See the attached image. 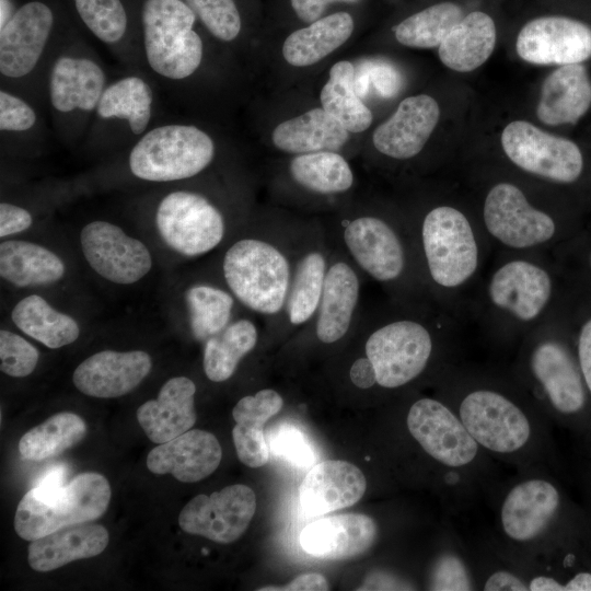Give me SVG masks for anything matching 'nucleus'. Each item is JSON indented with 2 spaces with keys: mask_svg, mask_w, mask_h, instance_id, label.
<instances>
[{
  "mask_svg": "<svg viewBox=\"0 0 591 591\" xmlns=\"http://www.w3.org/2000/svg\"><path fill=\"white\" fill-rule=\"evenodd\" d=\"M439 397L459 417L475 442L496 462L517 472L560 473L552 422L531 396L488 382L473 381Z\"/></svg>",
  "mask_w": 591,
  "mask_h": 591,
  "instance_id": "obj_1",
  "label": "nucleus"
},
{
  "mask_svg": "<svg viewBox=\"0 0 591 591\" xmlns=\"http://www.w3.org/2000/svg\"><path fill=\"white\" fill-rule=\"evenodd\" d=\"M486 502L494 512V532L488 536L525 576L534 558L588 525L586 509L568 497L558 475L548 471L517 472L499 479Z\"/></svg>",
  "mask_w": 591,
  "mask_h": 591,
  "instance_id": "obj_2",
  "label": "nucleus"
},
{
  "mask_svg": "<svg viewBox=\"0 0 591 591\" xmlns=\"http://www.w3.org/2000/svg\"><path fill=\"white\" fill-rule=\"evenodd\" d=\"M304 231L267 229L240 237L224 252L222 275L228 289L265 324L283 309Z\"/></svg>",
  "mask_w": 591,
  "mask_h": 591,
  "instance_id": "obj_3",
  "label": "nucleus"
},
{
  "mask_svg": "<svg viewBox=\"0 0 591 591\" xmlns=\"http://www.w3.org/2000/svg\"><path fill=\"white\" fill-rule=\"evenodd\" d=\"M69 33L50 1L18 3L10 19L0 26L1 88L43 108L48 67Z\"/></svg>",
  "mask_w": 591,
  "mask_h": 591,
  "instance_id": "obj_4",
  "label": "nucleus"
},
{
  "mask_svg": "<svg viewBox=\"0 0 591 591\" xmlns=\"http://www.w3.org/2000/svg\"><path fill=\"white\" fill-rule=\"evenodd\" d=\"M531 398L553 425L568 430L591 460V398L575 347L552 336L535 340L522 359Z\"/></svg>",
  "mask_w": 591,
  "mask_h": 591,
  "instance_id": "obj_5",
  "label": "nucleus"
},
{
  "mask_svg": "<svg viewBox=\"0 0 591 591\" xmlns=\"http://www.w3.org/2000/svg\"><path fill=\"white\" fill-rule=\"evenodd\" d=\"M109 80L97 54L70 31L45 79V106L58 138L68 144L84 139Z\"/></svg>",
  "mask_w": 591,
  "mask_h": 591,
  "instance_id": "obj_6",
  "label": "nucleus"
},
{
  "mask_svg": "<svg viewBox=\"0 0 591 591\" xmlns=\"http://www.w3.org/2000/svg\"><path fill=\"white\" fill-rule=\"evenodd\" d=\"M138 14L144 71L169 89L188 82L206 54L193 10L184 0H139Z\"/></svg>",
  "mask_w": 591,
  "mask_h": 591,
  "instance_id": "obj_7",
  "label": "nucleus"
},
{
  "mask_svg": "<svg viewBox=\"0 0 591 591\" xmlns=\"http://www.w3.org/2000/svg\"><path fill=\"white\" fill-rule=\"evenodd\" d=\"M215 139L202 128L185 123L153 125L127 148L126 167L130 175L149 183L190 179L215 161Z\"/></svg>",
  "mask_w": 591,
  "mask_h": 591,
  "instance_id": "obj_8",
  "label": "nucleus"
},
{
  "mask_svg": "<svg viewBox=\"0 0 591 591\" xmlns=\"http://www.w3.org/2000/svg\"><path fill=\"white\" fill-rule=\"evenodd\" d=\"M109 500V483L93 472L79 474L56 489L33 487L18 505L14 529L20 537L34 541L60 528L99 519Z\"/></svg>",
  "mask_w": 591,
  "mask_h": 591,
  "instance_id": "obj_9",
  "label": "nucleus"
},
{
  "mask_svg": "<svg viewBox=\"0 0 591 591\" xmlns=\"http://www.w3.org/2000/svg\"><path fill=\"white\" fill-rule=\"evenodd\" d=\"M153 79L128 70L106 85L83 139L96 149L128 148L157 124V91Z\"/></svg>",
  "mask_w": 591,
  "mask_h": 591,
  "instance_id": "obj_10",
  "label": "nucleus"
},
{
  "mask_svg": "<svg viewBox=\"0 0 591 591\" xmlns=\"http://www.w3.org/2000/svg\"><path fill=\"white\" fill-rule=\"evenodd\" d=\"M363 334L361 357L371 364L375 386L382 390L394 391L413 383L429 369L434 356L430 329L414 318L381 322Z\"/></svg>",
  "mask_w": 591,
  "mask_h": 591,
  "instance_id": "obj_11",
  "label": "nucleus"
},
{
  "mask_svg": "<svg viewBox=\"0 0 591 591\" xmlns=\"http://www.w3.org/2000/svg\"><path fill=\"white\" fill-rule=\"evenodd\" d=\"M157 229L173 251L197 257L215 250L227 232L222 210L205 194L173 189L160 197L154 208Z\"/></svg>",
  "mask_w": 591,
  "mask_h": 591,
  "instance_id": "obj_12",
  "label": "nucleus"
},
{
  "mask_svg": "<svg viewBox=\"0 0 591 591\" xmlns=\"http://www.w3.org/2000/svg\"><path fill=\"white\" fill-rule=\"evenodd\" d=\"M328 235L361 275L382 285H392L404 276L407 254L403 240L383 218L346 216Z\"/></svg>",
  "mask_w": 591,
  "mask_h": 591,
  "instance_id": "obj_13",
  "label": "nucleus"
},
{
  "mask_svg": "<svg viewBox=\"0 0 591 591\" xmlns=\"http://www.w3.org/2000/svg\"><path fill=\"white\" fill-rule=\"evenodd\" d=\"M422 253L432 281L443 288L463 285L478 265V246L466 217L450 206L426 213L420 229Z\"/></svg>",
  "mask_w": 591,
  "mask_h": 591,
  "instance_id": "obj_14",
  "label": "nucleus"
},
{
  "mask_svg": "<svg viewBox=\"0 0 591 591\" xmlns=\"http://www.w3.org/2000/svg\"><path fill=\"white\" fill-rule=\"evenodd\" d=\"M332 241L321 227L303 233L294 258L287 300L278 317L266 323L267 331L280 334L299 332L313 317L324 288Z\"/></svg>",
  "mask_w": 591,
  "mask_h": 591,
  "instance_id": "obj_15",
  "label": "nucleus"
},
{
  "mask_svg": "<svg viewBox=\"0 0 591 591\" xmlns=\"http://www.w3.org/2000/svg\"><path fill=\"white\" fill-rule=\"evenodd\" d=\"M332 241V240H331ZM361 274L332 242L329 265L318 306L296 334L333 346L354 333L360 316Z\"/></svg>",
  "mask_w": 591,
  "mask_h": 591,
  "instance_id": "obj_16",
  "label": "nucleus"
},
{
  "mask_svg": "<svg viewBox=\"0 0 591 591\" xmlns=\"http://www.w3.org/2000/svg\"><path fill=\"white\" fill-rule=\"evenodd\" d=\"M506 155L520 169L558 183H572L583 170L578 146L524 120L508 124L501 135Z\"/></svg>",
  "mask_w": 591,
  "mask_h": 591,
  "instance_id": "obj_17",
  "label": "nucleus"
},
{
  "mask_svg": "<svg viewBox=\"0 0 591 591\" xmlns=\"http://www.w3.org/2000/svg\"><path fill=\"white\" fill-rule=\"evenodd\" d=\"M256 511V496L246 485L235 484L198 495L182 509L178 524L183 531L210 541L228 544L248 528Z\"/></svg>",
  "mask_w": 591,
  "mask_h": 591,
  "instance_id": "obj_18",
  "label": "nucleus"
},
{
  "mask_svg": "<svg viewBox=\"0 0 591 591\" xmlns=\"http://www.w3.org/2000/svg\"><path fill=\"white\" fill-rule=\"evenodd\" d=\"M80 243L91 268L111 282L135 283L152 267L148 247L112 222L95 220L85 224Z\"/></svg>",
  "mask_w": 591,
  "mask_h": 591,
  "instance_id": "obj_19",
  "label": "nucleus"
},
{
  "mask_svg": "<svg viewBox=\"0 0 591 591\" xmlns=\"http://www.w3.org/2000/svg\"><path fill=\"white\" fill-rule=\"evenodd\" d=\"M483 215L488 232L512 248L543 244L556 232L552 217L532 207L521 189L509 183L489 190Z\"/></svg>",
  "mask_w": 591,
  "mask_h": 591,
  "instance_id": "obj_20",
  "label": "nucleus"
},
{
  "mask_svg": "<svg viewBox=\"0 0 591 591\" xmlns=\"http://www.w3.org/2000/svg\"><path fill=\"white\" fill-rule=\"evenodd\" d=\"M515 48L525 61L535 65L580 63L591 57V28L566 16H542L520 31Z\"/></svg>",
  "mask_w": 591,
  "mask_h": 591,
  "instance_id": "obj_21",
  "label": "nucleus"
},
{
  "mask_svg": "<svg viewBox=\"0 0 591 591\" xmlns=\"http://www.w3.org/2000/svg\"><path fill=\"white\" fill-rule=\"evenodd\" d=\"M85 28L128 70L144 71L138 2L130 0H72ZM147 73V72H146Z\"/></svg>",
  "mask_w": 591,
  "mask_h": 591,
  "instance_id": "obj_22",
  "label": "nucleus"
},
{
  "mask_svg": "<svg viewBox=\"0 0 591 591\" xmlns=\"http://www.w3.org/2000/svg\"><path fill=\"white\" fill-rule=\"evenodd\" d=\"M553 283L548 273L528 260H511L490 278L488 294L493 304L520 321L536 318L551 300Z\"/></svg>",
  "mask_w": 591,
  "mask_h": 591,
  "instance_id": "obj_23",
  "label": "nucleus"
},
{
  "mask_svg": "<svg viewBox=\"0 0 591 591\" xmlns=\"http://www.w3.org/2000/svg\"><path fill=\"white\" fill-rule=\"evenodd\" d=\"M150 356L142 350H102L83 360L72 381L83 394L114 398L128 394L149 374Z\"/></svg>",
  "mask_w": 591,
  "mask_h": 591,
  "instance_id": "obj_24",
  "label": "nucleus"
},
{
  "mask_svg": "<svg viewBox=\"0 0 591 591\" xmlns=\"http://www.w3.org/2000/svg\"><path fill=\"white\" fill-rule=\"evenodd\" d=\"M379 538L376 521L362 513H346L318 519L306 525L300 535L302 548L325 560H343L361 556Z\"/></svg>",
  "mask_w": 591,
  "mask_h": 591,
  "instance_id": "obj_25",
  "label": "nucleus"
},
{
  "mask_svg": "<svg viewBox=\"0 0 591 591\" xmlns=\"http://www.w3.org/2000/svg\"><path fill=\"white\" fill-rule=\"evenodd\" d=\"M437 101L419 94L403 100L396 112L373 132L374 148L382 154L407 160L417 155L439 120Z\"/></svg>",
  "mask_w": 591,
  "mask_h": 591,
  "instance_id": "obj_26",
  "label": "nucleus"
},
{
  "mask_svg": "<svg viewBox=\"0 0 591 591\" xmlns=\"http://www.w3.org/2000/svg\"><path fill=\"white\" fill-rule=\"evenodd\" d=\"M367 489V479L355 464L326 460L314 465L300 486L301 506L308 515H322L358 502Z\"/></svg>",
  "mask_w": 591,
  "mask_h": 591,
  "instance_id": "obj_27",
  "label": "nucleus"
},
{
  "mask_svg": "<svg viewBox=\"0 0 591 591\" xmlns=\"http://www.w3.org/2000/svg\"><path fill=\"white\" fill-rule=\"evenodd\" d=\"M221 457L216 436L193 429L153 448L147 456V467L153 474H172L179 482L194 483L213 473Z\"/></svg>",
  "mask_w": 591,
  "mask_h": 591,
  "instance_id": "obj_28",
  "label": "nucleus"
},
{
  "mask_svg": "<svg viewBox=\"0 0 591 591\" xmlns=\"http://www.w3.org/2000/svg\"><path fill=\"white\" fill-rule=\"evenodd\" d=\"M196 385L187 376L167 380L157 399H150L137 409V419L147 437L154 443H164L188 431L196 422Z\"/></svg>",
  "mask_w": 591,
  "mask_h": 591,
  "instance_id": "obj_29",
  "label": "nucleus"
},
{
  "mask_svg": "<svg viewBox=\"0 0 591 591\" xmlns=\"http://www.w3.org/2000/svg\"><path fill=\"white\" fill-rule=\"evenodd\" d=\"M109 535L100 524L76 523L31 541L28 564L36 571H50L82 558L101 554Z\"/></svg>",
  "mask_w": 591,
  "mask_h": 591,
  "instance_id": "obj_30",
  "label": "nucleus"
},
{
  "mask_svg": "<svg viewBox=\"0 0 591 591\" xmlns=\"http://www.w3.org/2000/svg\"><path fill=\"white\" fill-rule=\"evenodd\" d=\"M283 406L276 390L263 389L242 397L233 407L235 426L232 438L239 460L248 467H260L268 462L269 447L264 433L265 424Z\"/></svg>",
  "mask_w": 591,
  "mask_h": 591,
  "instance_id": "obj_31",
  "label": "nucleus"
},
{
  "mask_svg": "<svg viewBox=\"0 0 591 591\" xmlns=\"http://www.w3.org/2000/svg\"><path fill=\"white\" fill-rule=\"evenodd\" d=\"M591 106V79L581 63L564 65L544 80L536 114L546 125L576 124Z\"/></svg>",
  "mask_w": 591,
  "mask_h": 591,
  "instance_id": "obj_32",
  "label": "nucleus"
},
{
  "mask_svg": "<svg viewBox=\"0 0 591 591\" xmlns=\"http://www.w3.org/2000/svg\"><path fill=\"white\" fill-rule=\"evenodd\" d=\"M348 132L324 108H313L277 125L271 140L277 149L287 153L337 152L348 141Z\"/></svg>",
  "mask_w": 591,
  "mask_h": 591,
  "instance_id": "obj_33",
  "label": "nucleus"
},
{
  "mask_svg": "<svg viewBox=\"0 0 591 591\" xmlns=\"http://www.w3.org/2000/svg\"><path fill=\"white\" fill-rule=\"evenodd\" d=\"M496 44L493 19L480 11L464 16L438 48L442 63L459 72L473 71L491 55Z\"/></svg>",
  "mask_w": 591,
  "mask_h": 591,
  "instance_id": "obj_34",
  "label": "nucleus"
},
{
  "mask_svg": "<svg viewBox=\"0 0 591 591\" xmlns=\"http://www.w3.org/2000/svg\"><path fill=\"white\" fill-rule=\"evenodd\" d=\"M354 27V19L347 12L320 18L285 39L283 58L294 67L314 65L346 43Z\"/></svg>",
  "mask_w": 591,
  "mask_h": 591,
  "instance_id": "obj_35",
  "label": "nucleus"
},
{
  "mask_svg": "<svg viewBox=\"0 0 591 591\" xmlns=\"http://www.w3.org/2000/svg\"><path fill=\"white\" fill-rule=\"evenodd\" d=\"M63 262L50 250L26 241L0 244V276L23 288L58 281L65 274Z\"/></svg>",
  "mask_w": 591,
  "mask_h": 591,
  "instance_id": "obj_36",
  "label": "nucleus"
},
{
  "mask_svg": "<svg viewBox=\"0 0 591 591\" xmlns=\"http://www.w3.org/2000/svg\"><path fill=\"white\" fill-rule=\"evenodd\" d=\"M258 323L250 317L232 320L219 334L204 343L202 367L206 376L216 383L229 380L241 360L257 346Z\"/></svg>",
  "mask_w": 591,
  "mask_h": 591,
  "instance_id": "obj_37",
  "label": "nucleus"
},
{
  "mask_svg": "<svg viewBox=\"0 0 591 591\" xmlns=\"http://www.w3.org/2000/svg\"><path fill=\"white\" fill-rule=\"evenodd\" d=\"M425 587L434 591L478 590L468 543L453 524L427 566Z\"/></svg>",
  "mask_w": 591,
  "mask_h": 591,
  "instance_id": "obj_38",
  "label": "nucleus"
},
{
  "mask_svg": "<svg viewBox=\"0 0 591 591\" xmlns=\"http://www.w3.org/2000/svg\"><path fill=\"white\" fill-rule=\"evenodd\" d=\"M11 318L23 333L51 349L76 341L80 334L76 320L55 310L37 294L19 301L12 310Z\"/></svg>",
  "mask_w": 591,
  "mask_h": 591,
  "instance_id": "obj_39",
  "label": "nucleus"
},
{
  "mask_svg": "<svg viewBox=\"0 0 591 591\" xmlns=\"http://www.w3.org/2000/svg\"><path fill=\"white\" fill-rule=\"evenodd\" d=\"M288 170L297 185L321 196L347 193L355 182L349 163L335 151L297 154Z\"/></svg>",
  "mask_w": 591,
  "mask_h": 591,
  "instance_id": "obj_40",
  "label": "nucleus"
},
{
  "mask_svg": "<svg viewBox=\"0 0 591 591\" xmlns=\"http://www.w3.org/2000/svg\"><path fill=\"white\" fill-rule=\"evenodd\" d=\"M322 108L335 117L349 132H361L372 123L370 109L355 91V68L351 62H336L320 94Z\"/></svg>",
  "mask_w": 591,
  "mask_h": 591,
  "instance_id": "obj_41",
  "label": "nucleus"
},
{
  "mask_svg": "<svg viewBox=\"0 0 591 591\" xmlns=\"http://www.w3.org/2000/svg\"><path fill=\"white\" fill-rule=\"evenodd\" d=\"M235 300L230 290L218 286H190L185 292V302L193 337L205 343L224 329L233 320Z\"/></svg>",
  "mask_w": 591,
  "mask_h": 591,
  "instance_id": "obj_42",
  "label": "nucleus"
},
{
  "mask_svg": "<svg viewBox=\"0 0 591 591\" xmlns=\"http://www.w3.org/2000/svg\"><path fill=\"white\" fill-rule=\"evenodd\" d=\"M86 433L84 420L77 414L62 412L25 432L19 442L23 459L39 461L59 455L80 442Z\"/></svg>",
  "mask_w": 591,
  "mask_h": 591,
  "instance_id": "obj_43",
  "label": "nucleus"
},
{
  "mask_svg": "<svg viewBox=\"0 0 591 591\" xmlns=\"http://www.w3.org/2000/svg\"><path fill=\"white\" fill-rule=\"evenodd\" d=\"M40 107L23 95L0 86V138L2 147L20 148L40 142L46 126Z\"/></svg>",
  "mask_w": 591,
  "mask_h": 591,
  "instance_id": "obj_44",
  "label": "nucleus"
},
{
  "mask_svg": "<svg viewBox=\"0 0 591 591\" xmlns=\"http://www.w3.org/2000/svg\"><path fill=\"white\" fill-rule=\"evenodd\" d=\"M463 19L462 9L452 2L430 5L395 26V38L415 48L439 47L450 31Z\"/></svg>",
  "mask_w": 591,
  "mask_h": 591,
  "instance_id": "obj_45",
  "label": "nucleus"
},
{
  "mask_svg": "<svg viewBox=\"0 0 591 591\" xmlns=\"http://www.w3.org/2000/svg\"><path fill=\"white\" fill-rule=\"evenodd\" d=\"M467 543L478 590L529 591L525 573L497 548L489 536Z\"/></svg>",
  "mask_w": 591,
  "mask_h": 591,
  "instance_id": "obj_46",
  "label": "nucleus"
},
{
  "mask_svg": "<svg viewBox=\"0 0 591 591\" xmlns=\"http://www.w3.org/2000/svg\"><path fill=\"white\" fill-rule=\"evenodd\" d=\"M198 22L216 39L234 42L242 31V18L235 0H184Z\"/></svg>",
  "mask_w": 591,
  "mask_h": 591,
  "instance_id": "obj_47",
  "label": "nucleus"
},
{
  "mask_svg": "<svg viewBox=\"0 0 591 591\" xmlns=\"http://www.w3.org/2000/svg\"><path fill=\"white\" fill-rule=\"evenodd\" d=\"M37 349L20 335L7 329L0 332V369L13 378L31 374L38 362Z\"/></svg>",
  "mask_w": 591,
  "mask_h": 591,
  "instance_id": "obj_48",
  "label": "nucleus"
},
{
  "mask_svg": "<svg viewBox=\"0 0 591 591\" xmlns=\"http://www.w3.org/2000/svg\"><path fill=\"white\" fill-rule=\"evenodd\" d=\"M267 443L275 454L298 467H308L315 460L314 450L308 437L290 424H282L273 429Z\"/></svg>",
  "mask_w": 591,
  "mask_h": 591,
  "instance_id": "obj_49",
  "label": "nucleus"
},
{
  "mask_svg": "<svg viewBox=\"0 0 591 591\" xmlns=\"http://www.w3.org/2000/svg\"><path fill=\"white\" fill-rule=\"evenodd\" d=\"M369 73L370 84H373L378 92L384 97H392L401 89V76L390 63L383 61L366 62Z\"/></svg>",
  "mask_w": 591,
  "mask_h": 591,
  "instance_id": "obj_50",
  "label": "nucleus"
},
{
  "mask_svg": "<svg viewBox=\"0 0 591 591\" xmlns=\"http://www.w3.org/2000/svg\"><path fill=\"white\" fill-rule=\"evenodd\" d=\"M33 224V216L25 207L10 201L0 204V236L25 231Z\"/></svg>",
  "mask_w": 591,
  "mask_h": 591,
  "instance_id": "obj_51",
  "label": "nucleus"
},
{
  "mask_svg": "<svg viewBox=\"0 0 591 591\" xmlns=\"http://www.w3.org/2000/svg\"><path fill=\"white\" fill-rule=\"evenodd\" d=\"M575 350L582 378L591 398V316L586 318L578 329Z\"/></svg>",
  "mask_w": 591,
  "mask_h": 591,
  "instance_id": "obj_52",
  "label": "nucleus"
},
{
  "mask_svg": "<svg viewBox=\"0 0 591 591\" xmlns=\"http://www.w3.org/2000/svg\"><path fill=\"white\" fill-rule=\"evenodd\" d=\"M358 1L359 0H290L297 16L306 23L318 20L327 5L332 2L355 3Z\"/></svg>",
  "mask_w": 591,
  "mask_h": 591,
  "instance_id": "obj_53",
  "label": "nucleus"
},
{
  "mask_svg": "<svg viewBox=\"0 0 591 591\" xmlns=\"http://www.w3.org/2000/svg\"><path fill=\"white\" fill-rule=\"evenodd\" d=\"M328 589L329 584L322 575L311 572L298 576L282 588H262L259 590L326 591Z\"/></svg>",
  "mask_w": 591,
  "mask_h": 591,
  "instance_id": "obj_54",
  "label": "nucleus"
},
{
  "mask_svg": "<svg viewBox=\"0 0 591 591\" xmlns=\"http://www.w3.org/2000/svg\"><path fill=\"white\" fill-rule=\"evenodd\" d=\"M68 468L60 463L49 467L35 483L34 487L40 490H50L63 486Z\"/></svg>",
  "mask_w": 591,
  "mask_h": 591,
  "instance_id": "obj_55",
  "label": "nucleus"
},
{
  "mask_svg": "<svg viewBox=\"0 0 591 591\" xmlns=\"http://www.w3.org/2000/svg\"><path fill=\"white\" fill-rule=\"evenodd\" d=\"M16 5L14 0H0V26L10 19Z\"/></svg>",
  "mask_w": 591,
  "mask_h": 591,
  "instance_id": "obj_56",
  "label": "nucleus"
},
{
  "mask_svg": "<svg viewBox=\"0 0 591 591\" xmlns=\"http://www.w3.org/2000/svg\"><path fill=\"white\" fill-rule=\"evenodd\" d=\"M588 265H589V268H590V271H591V250H590L589 255H588Z\"/></svg>",
  "mask_w": 591,
  "mask_h": 591,
  "instance_id": "obj_57",
  "label": "nucleus"
}]
</instances>
